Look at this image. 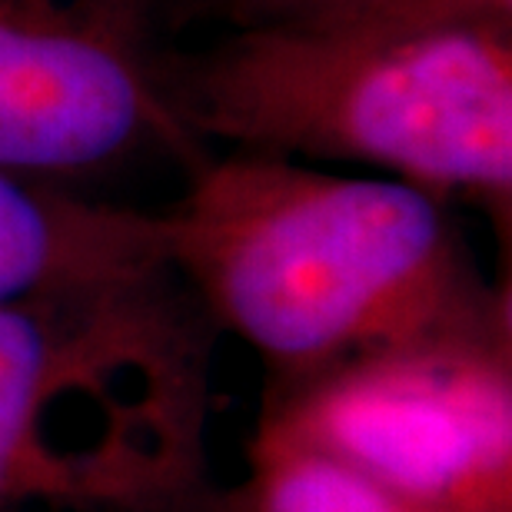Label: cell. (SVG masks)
I'll return each mask as SVG.
<instances>
[{
	"mask_svg": "<svg viewBox=\"0 0 512 512\" xmlns=\"http://www.w3.org/2000/svg\"><path fill=\"white\" fill-rule=\"evenodd\" d=\"M163 217L170 270L260 356L266 386L512 323L509 290L479 270L449 200L413 183L230 150Z\"/></svg>",
	"mask_w": 512,
	"mask_h": 512,
	"instance_id": "obj_1",
	"label": "cell"
},
{
	"mask_svg": "<svg viewBox=\"0 0 512 512\" xmlns=\"http://www.w3.org/2000/svg\"><path fill=\"white\" fill-rule=\"evenodd\" d=\"M213 333L170 266L0 303V512H210Z\"/></svg>",
	"mask_w": 512,
	"mask_h": 512,
	"instance_id": "obj_2",
	"label": "cell"
},
{
	"mask_svg": "<svg viewBox=\"0 0 512 512\" xmlns=\"http://www.w3.org/2000/svg\"><path fill=\"white\" fill-rule=\"evenodd\" d=\"M170 90L207 150L363 163L509 227L512 27L243 24L173 50Z\"/></svg>",
	"mask_w": 512,
	"mask_h": 512,
	"instance_id": "obj_3",
	"label": "cell"
},
{
	"mask_svg": "<svg viewBox=\"0 0 512 512\" xmlns=\"http://www.w3.org/2000/svg\"><path fill=\"white\" fill-rule=\"evenodd\" d=\"M256 436L443 512H512V323L266 386Z\"/></svg>",
	"mask_w": 512,
	"mask_h": 512,
	"instance_id": "obj_4",
	"label": "cell"
},
{
	"mask_svg": "<svg viewBox=\"0 0 512 512\" xmlns=\"http://www.w3.org/2000/svg\"><path fill=\"white\" fill-rule=\"evenodd\" d=\"M173 0H0V170L67 187L207 147L170 90Z\"/></svg>",
	"mask_w": 512,
	"mask_h": 512,
	"instance_id": "obj_5",
	"label": "cell"
},
{
	"mask_svg": "<svg viewBox=\"0 0 512 512\" xmlns=\"http://www.w3.org/2000/svg\"><path fill=\"white\" fill-rule=\"evenodd\" d=\"M163 266H170L163 213L97 203L0 170V303Z\"/></svg>",
	"mask_w": 512,
	"mask_h": 512,
	"instance_id": "obj_6",
	"label": "cell"
},
{
	"mask_svg": "<svg viewBox=\"0 0 512 512\" xmlns=\"http://www.w3.org/2000/svg\"><path fill=\"white\" fill-rule=\"evenodd\" d=\"M210 512H443L419 506L306 449L250 436L247 476L217 489Z\"/></svg>",
	"mask_w": 512,
	"mask_h": 512,
	"instance_id": "obj_7",
	"label": "cell"
},
{
	"mask_svg": "<svg viewBox=\"0 0 512 512\" xmlns=\"http://www.w3.org/2000/svg\"><path fill=\"white\" fill-rule=\"evenodd\" d=\"M290 24H340L366 30H449L512 27V0H343L313 20Z\"/></svg>",
	"mask_w": 512,
	"mask_h": 512,
	"instance_id": "obj_8",
	"label": "cell"
},
{
	"mask_svg": "<svg viewBox=\"0 0 512 512\" xmlns=\"http://www.w3.org/2000/svg\"><path fill=\"white\" fill-rule=\"evenodd\" d=\"M343 0H180V14L217 17L227 27L313 20Z\"/></svg>",
	"mask_w": 512,
	"mask_h": 512,
	"instance_id": "obj_9",
	"label": "cell"
},
{
	"mask_svg": "<svg viewBox=\"0 0 512 512\" xmlns=\"http://www.w3.org/2000/svg\"><path fill=\"white\" fill-rule=\"evenodd\" d=\"M173 7H177V17H180V0H173Z\"/></svg>",
	"mask_w": 512,
	"mask_h": 512,
	"instance_id": "obj_10",
	"label": "cell"
}]
</instances>
